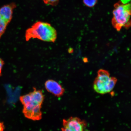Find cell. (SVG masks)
<instances>
[{"label":"cell","instance_id":"6da1fadb","mask_svg":"<svg viewBox=\"0 0 131 131\" xmlns=\"http://www.w3.org/2000/svg\"><path fill=\"white\" fill-rule=\"evenodd\" d=\"M57 38L56 30L50 24L38 21L27 29L25 33L27 41L37 38L44 41L54 42Z\"/></svg>","mask_w":131,"mask_h":131},{"label":"cell","instance_id":"7a4b0ae2","mask_svg":"<svg viewBox=\"0 0 131 131\" xmlns=\"http://www.w3.org/2000/svg\"><path fill=\"white\" fill-rule=\"evenodd\" d=\"M114 7L112 23L114 28L118 31L122 27L129 28L131 26L130 4L121 2L115 4Z\"/></svg>","mask_w":131,"mask_h":131},{"label":"cell","instance_id":"3957f363","mask_svg":"<svg viewBox=\"0 0 131 131\" xmlns=\"http://www.w3.org/2000/svg\"><path fill=\"white\" fill-rule=\"evenodd\" d=\"M117 81V79L111 77L107 70L100 69L98 71L97 75L94 80L93 87L96 92L104 94L112 91Z\"/></svg>","mask_w":131,"mask_h":131},{"label":"cell","instance_id":"277c9868","mask_svg":"<svg viewBox=\"0 0 131 131\" xmlns=\"http://www.w3.org/2000/svg\"><path fill=\"white\" fill-rule=\"evenodd\" d=\"M63 131H82L86 128L87 124L85 121L77 117H70L63 120Z\"/></svg>","mask_w":131,"mask_h":131},{"label":"cell","instance_id":"5b68a950","mask_svg":"<svg viewBox=\"0 0 131 131\" xmlns=\"http://www.w3.org/2000/svg\"><path fill=\"white\" fill-rule=\"evenodd\" d=\"M42 106H24L23 113L25 117L33 121H39L42 118Z\"/></svg>","mask_w":131,"mask_h":131},{"label":"cell","instance_id":"8992f818","mask_svg":"<svg viewBox=\"0 0 131 131\" xmlns=\"http://www.w3.org/2000/svg\"><path fill=\"white\" fill-rule=\"evenodd\" d=\"M45 86L48 92L57 97L62 96L65 92L64 89L61 85L53 80H47L45 82Z\"/></svg>","mask_w":131,"mask_h":131},{"label":"cell","instance_id":"52a82bcc","mask_svg":"<svg viewBox=\"0 0 131 131\" xmlns=\"http://www.w3.org/2000/svg\"><path fill=\"white\" fill-rule=\"evenodd\" d=\"M16 7V4L12 3L6 5L0 8V15L8 24L12 20L13 10Z\"/></svg>","mask_w":131,"mask_h":131},{"label":"cell","instance_id":"ba28073f","mask_svg":"<svg viewBox=\"0 0 131 131\" xmlns=\"http://www.w3.org/2000/svg\"><path fill=\"white\" fill-rule=\"evenodd\" d=\"M8 24L0 15V39L5 31Z\"/></svg>","mask_w":131,"mask_h":131},{"label":"cell","instance_id":"9c48e42d","mask_svg":"<svg viewBox=\"0 0 131 131\" xmlns=\"http://www.w3.org/2000/svg\"><path fill=\"white\" fill-rule=\"evenodd\" d=\"M83 2L88 7H92L96 4L97 0H83Z\"/></svg>","mask_w":131,"mask_h":131},{"label":"cell","instance_id":"30bf717a","mask_svg":"<svg viewBox=\"0 0 131 131\" xmlns=\"http://www.w3.org/2000/svg\"><path fill=\"white\" fill-rule=\"evenodd\" d=\"M59 0H43L46 4L55 6L58 3Z\"/></svg>","mask_w":131,"mask_h":131},{"label":"cell","instance_id":"8fae6325","mask_svg":"<svg viewBox=\"0 0 131 131\" xmlns=\"http://www.w3.org/2000/svg\"><path fill=\"white\" fill-rule=\"evenodd\" d=\"M4 62L2 59L0 58V76L1 75L3 66L4 65Z\"/></svg>","mask_w":131,"mask_h":131},{"label":"cell","instance_id":"7c38bea8","mask_svg":"<svg viewBox=\"0 0 131 131\" xmlns=\"http://www.w3.org/2000/svg\"><path fill=\"white\" fill-rule=\"evenodd\" d=\"M5 126L4 123L0 121V131H2L4 130Z\"/></svg>","mask_w":131,"mask_h":131}]
</instances>
